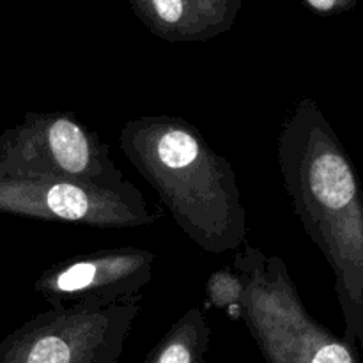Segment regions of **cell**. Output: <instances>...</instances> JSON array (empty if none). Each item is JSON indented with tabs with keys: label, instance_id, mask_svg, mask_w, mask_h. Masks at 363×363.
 Listing matches in <instances>:
<instances>
[{
	"label": "cell",
	"instance_id": "1",
	"mask_svg": "<svg viewBox=\"0 0 363 363\" xmlns=\"http://www.w3.org/2000/svg\"><path fill=\"white\" fill-rule=\"evenodd\" d=\"M284 188L335 279L344 339L363 354V191L342 142L312 98H301L277 142Z\"/></svg>",
	"mask_w": 363,
	"mask_h": 363
},
{
	"label": "cell",
	"instance_id": "2",
	"mask_svg": "<svg viewBox=\"0 0 363 363\" xmlns=\"http://www.w3.org/2000/svg\"><path fill=\"white\" fill-rule=\"evenodd\" d=\"M119 147L202 250L227 254L247 241L236 172L197 126L176 116H142L124 124Z\"/></svg>",
	"mask_w": 363,
	"mask_h": 363
},
{
	"label": "cell",
	"instance_id": "3",
	"mask_svg": "<svg viewBox=\"0 0 363 363\" xmlns=\"http://www.w3.org/2000/svg\"><path fill=\"white\" fill-rule=\"evenodd\" d=\"M243 277L241 318L268 363H360L357 347L307 312L286 262L245 241L234 255Z\"/></svg>",
	"mask_w": 363,
	"mask_h": 363
},
{
	"label": "cell",
	"instance_id": "4",
	"mask_svg": "<svg viewBox=\"0 0 363 363\" xmlns=\"http://www.w3.org/2000/svg\"><path fill=\"white\" fill-rule=\"evenodd\" d=\"M142 296L52 307L0 340V363H117Z\"/></svg>",
	"mask_w": 363,
	"mask_h": 363
},
{
	"label": "cell",
	"instance_id": "5",
	"mask_svg": "<svg viewBox=\"0 0 363 363\" xmlns=\"http://www.w3.org/2000/svg\"><path fill=\"white\" fill-rule=\"evenodd\" d=\"M0 177H57L84 183H126L96 131L71 112H27L0 133Z\"/></svg>",
	"mask_w": 363,
	"mask_h": 363
},
{
	"label": "cell",
	"instance_id": "6",
	"mask_svg": "<svg viewBox=\"0 0 363 363\" xmlns=\"http://www.w3.org/2000/svg\"><path fill=\"white\" fill-rule=\"evenodd\" d=\"M0 213L96 229L145 227L162 218L130 181L105 186L57 177H0Z\"/></svg>",
	"mask_w": 363,
	"mask_h": 363
},
{
	"label": "cell",
	"instance_id": "7",
	"mask_svg": "<svg viewBox=\"0 0 363 363\" xmlns=\"http://www.w3.org/2000/svg\"><path fill=\"white\" fill-rule=\"evenodd\" d=\"M155 262L156 254L145 248H105L50 266L35 279L34 289L50 307L128 300L142 296L152 280Z\"/></svg>",
	"mask_w": 363,
	"mask_h": 363
},
{
	"label": "cell",
	"instance_id": "8",
	"mask_svg": "<svg viewBox=\"0 0 363 363\" xmlns=\"http://www.w3.org/2000/svg\"><path fill=\"white\" fill-rule=\"evenodd\" d=\"M138 20L169 43L208 41L229 30L241 0H130Z\"/></svg>",
	"mask_w": 363,
	"mask_h": 363
},
{
	"label": "cell",
	"instance_id": "9",
	"mask_svg": "<svg viewBox=\"0 0 363 363\" xmlns=\"http://www.w3.org/2000/svg\"><path fill=\"white\" fill-rule=\"evenodd\" d=\"M209 342L211 326L206 314L202 308L191 307L149 351L144 363H208Z\"/></svg>",
	"mask_w": 363,
	"mask_h": 363
},
{
	"label": "cell",
	"instance_id": "10",
	"mask_svg": "<svg viewBox=\"0 0 363 363\" xmlns=\"http://www.w3.org/2000/svg\"><path fill=\"white\" fill-rule=\"evenodd\" d=\"M243 289V277L234 268L225 266L222 269H216L206 282V300L213 308L229 312L234 319H238V308H240Z\"/></svg>",
	"mask_w": 363,
	"mask_h": 363
},
{
	"label": "cell",
	"instance_id": "11",
	"mask_svg": "<svg viewBox=\"0 0 363 363\" xmlns=\"http://www.w3.org/2000/svg\"><path fill=\"white\" fill-rule=\"evenodd\" d=\"M305 6L311 7L315 14L321 16H332L351 11L360 0H303Z\"/></svg>",
	"mask_w": 363,
	"mask_h": 363
}]
</instances>
